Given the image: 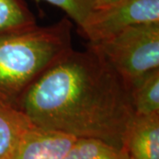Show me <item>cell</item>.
Here are the masks:
<instances>
[{
  "instance_id": "cell-12",
  "label": "cell",
  "mask_w": 159,
  "mask_h": 159,
  "mask_svg": "<svg viewBox=\"0 0 159 159\" xmlns=\"http://www.w3.org/2000/svg\"><path fill=\"white\" fill-rule=\"evenodd\" d=\"M119 0H97V6H103V5H108V4H111L114 2H117Z\"/></svg>"
},
{
  "instance_id": "cell-11",
  "label": "cell",
  "mask_w": 159,
  "mask_h": 159,
  "mask_svg": "<svg viewBox=\"0 0 159 159\" xmlns=\"http://www.w3.org/2000/svg\"><path fill=\"white\" fill-rule=\"evenodd\" d=\"M57 6L80 28L97 5V0H37Z\"/></svg>"
},
{
  "instance_id": "cell-7",
  "label": "cell",
  "mask_w": 159,
  "mask_h": 159,
  "mask_svg": "<svg viewBox=\"0 0 159 159\" xmlns=\"http://www.w3.org/2000/svg\"><path fill=\"white\" fill-rule=\"evenodd\" d=\"M129 95L134 115L159 113V68L132 80Z\"/></svg>"
},
{
  "instance_id": "cell-1",
  "label": "cell",
  "mask_w": 159,
  "mask_h": 159,
  "mask_svg": "<svg viewBox=\"0 0 159 159\" xmlns=\"http://www.w3.org/2000/svg\"><path fill=\"white\" fill-rule=\"evenodd\" d=\"M21 112L41 128L119 148L134 117L127 82L89 46L50 69L27 94Z\"/></svg>"
},
{
  "instance_id": "cell-6",
  "label": "cell",
  "mask_w": 159,
  "mask_h": 159,
  "mask_svg": "<svg viewBox=\"0 0 159 159\" xmlns=\"http://www.w3.org/2000/svg\"><path fill=\"white\" fill-rule=\"evenodd\" d=\"M123 148L131 159H159V113L134 115L125 131Z\"/></svg>"
},
{
  "instance_id": "cell-5",
  "label": "cell",
  "mask_w": 159,
  "mask_h": 159,
  "mask_svg": "<svg viewBox=\"0 0 159 159\" xmlns=\"http://www.w3.org/2000/svg\"><path fill=\"white\" fill-rule=\"evenodd\" d=\"M78 139L32 125L7 159H65Z\"/></svg>"
},
{
  "instance_id": "cell-10",
  "label": "cell",
  "mask_w": 159,
  "mask_h": 159,
  "mask_svg": "<svg viewBox=\"0 0 159 159\" xmlns=\"http://www.w3.org/2000/svg\"><path fill=\"white\" fill-rule=\"evenodd\" d=\"M65 159H131L124 148L92 139H78Z\"/></svg>"
},
{
  "instance_id": "cell-9",
  "label": "cell",
  "mask_w": 159,
  "mask_h": 159,
  "mask_svg": "<svg viewBox=\"0 0 159 159\" xmlns=\"http://www.w3.org/2000/svg\"><path fill=\"white\" fill-rule=\"evenodd\" d=\"M37 26L25 0H0V36Z\"/></svg>"
},
{
  "instance_id": "cell-8",
  "label": "cell",
  "mask_w": 159,
  "mask_h": 159,
  "mask_svg": "<svg viewBox=\"0 0 159 159\" xmlns=\"http://www.w3.org/2000/svg\"><path fill=\"white\" fill-rule=\"evenodd\" d=\"M33 125L21 111L0 107V159H7Z\"/></svg>"
},
{
  "instance_id": "cell-3",
  "label": "cell",
  "mask_w": 159,
  "mask_h": 159,
  "mask_svg": "<svg viewBox=\"0 0 159 159\" xmlns=\"http://www.w3.org/2000/svg\"><path fill=\"white\" fill-rule=\"evenodd\" d=\"M88 46L100 53L129 86L139 76L159 68V22L134 25Z\"/></svg>"
},
{
  "instance_id": "cell-4",
  "label": "cell",
  "mask_w": 159,
  "mask_h": 159,
  "mask_svg": "<svg viewBox=\"0 0 159 159\" xmlns=\"http://www.w3.org/2000/svg\"><path fill=\"white\" fill-rule=\"evenodd\" d=\"M153 22H159V0H119L96 6L78 29L89 43H97L132 26Z\"/></svg>"
},
{
  "instance_id": "cell-2",
  "label": "cell",
  "mask_w": 159,
  "mask_h": 159,
  "mask_svg": "<svg viewBox=\"0 0 159 159\" xmlns=\"http://www.w3.org/2000/svg\"><path fill=\"white\" fill-rule=\"evenodd\" d=\"M67 16L0 36V107L21 111L32 87L74 50Z\"/></svg>"
}]
</instances>
